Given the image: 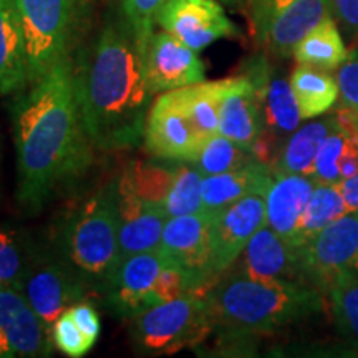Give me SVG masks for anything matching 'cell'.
Masks as SVG:
<instances>
[{"label":"cell","mask_w":358,"mask_h":358,"mask_svg":"<svg viewBox=\"0 0 358 358\" xmlns=\"http://www.w3.org/2000/svg\"><path fill=\"white\" fill-rule=\"evenodd\" d=\"M88 290L82 277L62 257L35 261L19 287L45 329H52L62 313L82 302Z\"/></svg>","instance_id":"obj_11"},{"label":"cell","mask_w":358,"mask_h":358,"mask_svg":"<svg viewBox=\"0 0 358 358\" xmlns=\"http://www.w3.org/2000/svg\"><path fill=\"white\" fill-rule=\"evenodd\" d=\"M53 343L60 352H64L66 357L80 358L87 355L90 348L93 347V342L78 329L69 312H64L55 320L52 327Z\"/></svg>","instance_id":"obj_36"},{"label":"cell","mask_w":358,"mask_h":358,"mask_svg":"<svg viewBox=\"0 0 358 358\" xmlns=\"http://www.w3.org/2000/svg\"><path fill=\"white\" fill-rule=\"evenodd\" d=\"M115 2L146 52L148 42L155 34L156 17L168 0H115Z\"/></svg>","instance_id":"obj_35"},{"label":"cell","mask_w":358,"mask_h":358,"mask_svg":"<svg viewBox=\"0 0 358 358\" xmlns=\"http://www.w3.org/2000/svg\"><path fill=\"white\" fill-rule=\"evenodd\" d=\"M214 330L208 295L187 292L133 317L131 338L141 355H173L201 345Z\"/></svg>","instance_id":"obj_5"},{"label":"cell","mask_w":358,"mask_h":358,"mask_svg":"<svg viewBox=\"0 0 358 358\" xmlns=\"http://www.w3.org/2000/svg\"><path fill=\"white\" fill-rule=\"evenodd\" d=\"M317 181L302 174L274 173L266 194V224L292 243Z\"/></svg>","instance_id":"obj_20"},{"label":"cell","mask_w":358,"mask_h":358,"mask_svg":"<svg viewBox=\"0 0 358 358\" xmlns=\"http://www.w3.org/2000/svg\"><path fill=\"white\" fill-rule=\"evenodd\" d=\"M143 140L151 155L168 161H191L204 143L173 90L151 103Z\"/></svg>","instance_id":"obj_13"},{"label":"cell","mask_w":358,"mask_h":358,"mask_svg":"<svg viewBox=\"0 0 358 358\" xmlns=\"http://www.w3.org/2000/svg\"><path fill=\"white\" fill-rule=\"evenodd\" d=\"M66 312L70 313L78 329L85 334V337H88L95 343L96 338L100 337V317H98L96 308L92 303L82 301L71 306Z\"/></svg>","instance_id":"obj_39"},{"label":"cell","mask_w":358,"mask_h":358,"mask_svg":"<svg viewBox=\"0 0 358 358\" xmlns=\"http://www.w3.org/2000/svg\"><path fill=\"white\" fill-rule=\"evenodd\" d=\"M164 266L166 257L159 249L122 259L98 290L105 306L122 319H133L156 306L155 284Z\"/></svg>","instance_id":"obj_10"},{"label":"cell","mask_w":358,"mask_h":358,"mask_svg":"<svg viewBox=\"0 0 358 358\" xmlns=\"http://www.w3.org/2000/svg\"><path fill=\"white\" fill-rule=\"evenodd\" d=\"M203 179L204 174L194 164L176 161L174 181L163 203L168 219L203 211Z\"/></svg>","instance_id":"obj_31"},{"label":"cell","mask_w":358,"mask_h":358,"mask_svg":"<svg viewBox=\"0 0 358 358\" xmlns=\"http://www.w3.org/2000/svg\"><path fill=\"white\" fill-rule=\"evenodd\" d=\"M118 262L133 254L159 248L168 217L163 208L148 204L134 192L124 174L118 178Z\"/></svg>","instance_id":"obj_17"},{"label":"cell","mask_w":358,"mask_h":358,"mask_svg":"<svg viewBox=\"0 0 358 358\" xmlns=\"http://www.w3.org/2000/svg\"><path fill=\"white\" fill-rule=\"evenodd\" d=\"M187 292H194L192 282L181 267L166 261V266L159 272L158 280L155 284L156 302H168L181 297Z\"/></svg>","instance_id":"obj_37"},{"label":"cell","mask_w":358,"mask_h":358,"mask_svg":"<svg viewBox=\"0 0 358 358\" xmlns=\"http://www.w3.org/2000/svg\"><path fill=\"white\" fill-rule=\"evenodd\" d=\"M330 13L337 24L358 38V0H330Z\"/></svg>","instance_id":"obj_40"},{"label":"cell","mask_w":358,"mask_h":358,"mask_svg":"<svg viewBox=\"0 0 358 358\" xmlns=\"http://www.w3.org/2000/svg\"><path fill=\"white\" fill-rule=\"evenodd\" d=\"M303 282L327 295L343 277L358 279V213H347L302 249Z\"/></svg>","instance_id":"obj_8"},{"label":"cell","mask_w":358,"mask_h":358,"mask_svg":"<svg viewBox=\"0 0 358 358\" xmlns=\"http://www.w3.org/2000/svg\"><path fill=\"white\" fill-rule=\"evenodd\" d=\"M25 40L13 0H0V95H15L29 85Z\"/></svg>","instance_id":"obj_22"},{"label":"cell","mask_w":358,"mask_h":358,"mask_svg":"<svg viewBox=\"0 0 358 358\" xmlns=\"http://www.w3.org/2000/svg\"><path fill=\"white\" fill-rule=\"evenodd\" d=\"M358 173V134L335 128L322 143L315 158L313 179L338 185Z\"/></svg>","instance_id":"obj_26"},{"label":"cell","mask_w":358,"mask_h":358,"mask_svg":"<svg viewBox=\"0 0 358 358\" xmlns=\"http://www.w3.org/2000/svg\"><path fill=\"white\" fill-rule=\"evenodd\" d=\"M211 217L213 214L206 211L169 217L158 248L168 262L176 264L186 272L194 292L208 294V285L216 282L217 277L209 244Z\"/></svg>","instance_id":"obj_9"},{"label":"cell","mask_w":358,"mask_h":358,"mask_svg":"<svg viewBox=\"0 0 358 358\" xmlns=\"http://www.w3.org/2000/svg\"><path fill=\"white\" fill-rule=\"evenodd\" d=\"M254 159L256 156L248 148L237 145L221 133H216L204 140L194 158L187 163L194 164L204 176H213V174L234 171Z\"/></svg>","instance_id":"obj_30"},{"label":"cell","mask_w":358,"mask_h":358,"mask_svg":"<svg viewBox=\"0 0 358 358\" xmlns=\"http://www.w3.org/2000/svg\"><path fill=\"white\" fill-rule=\"evenodd\" d=\"M156 25L196 52L239 35L219 0H168L158 12Z\"/></svg>","instance_id":"obj_12"},{"label":"cell","mask_w":358,"mask_h":358,"mask_svg":"<svg viewBox=\"0 0 358 358\" xmlns=\"http://www.w3.org/2000/svg\"><path fill=\"white\" fill-rule=\"evenodd\" d=\"M118 179L85 199L65 219L60 257L82 277L88 289L101 284L118 264Z\"/></svg>","instance_id":"obj_4"},{"label":"cell","mask_w":358,"mask_h":358,"mask_svg":"<svg viewBox=\"0 0 358 358\" xmlns=\"http://www.w3.org/2000/svg\"><path fill=\"white\" fill-rule=\"evenodd\" d=\"M254 37L277 57L292 55L295 45L332 17L330 0H249Z\"/></svg>","instance_id":"obj_7"},{"label":"cell","mask_w":358,"mask_h":358,"mask_svg":"<svg viewBox=\"0 0 358 358\" xmlns=\"http://www.w3.org/2000/svg\"><path fill=\"white\" fill-rule=\"evenodd\" d=\"M219 2L224 3V6H229V7H237V6H241V3H244V2H249V0H219Z\"/></svg>","instance_id":"obj_42"},{"label":"cell","mask_w":358,"mask_h":358,"mask_svg":"<svg viewBox=\"0 0 358 358\" xmlns=\"http://www.w3.org/2000/svg\"><path fill=\"white\" fill-rule=\"evenodd\" d=\"M145 48L115 6L96 37L78 57L75 87L85 129L93 146L122 151L145 136L153 92L146 78Z\"/></svg>","instance_id":"obj_2"},{"label":"cell","mask_w":358,"mask_h":358,"mask_svg":"<svg viewBox=\"0 0 358 358\" xmlns=\"http://www.w3.org/2000/svg\"><path fill=\"white\" fill-rule=\"evenodd\" d=\"M48 353L47 329L34 308L17 289L0 287V358Z\"/></svg>","instance_id":"obj_16"},{"label":"cell","mask_w":358,"mask_h":358,"mask_svg":"<svg viewBox=\"0 0 358 358\" xmlns=\"http://www.w3.org/2000/svg\"><path fill=\"white\" fill-rule=\"evenodd\" d=\"M222 80L201 82L189 87L173 90L181 103L182 110L189 116L191 123L201 136L209 138L219 133V96H221Z\"/></svg>","instance_id":"obj_29"},{"label":"cell","mask_w":358,"mask_h":358,"mask_svg":"<svg viewBox=\"0 0 358 358\" xmlns=\"http://www.w3.org/2000/svg\"><path fill=\"white\" fill-rule=\"evenodd\" d=\"M206 295L214 330L227 338L274 332L324 307V294L312 285L254 279L243 271L216 280Z\"/></svg>","instance_id":"obj_3"},{"label":"cell","mask_w":358,"mask_h":358,"mask_svg":"<svg viewBox=\"0 0 358 358\" xmlns=\"http://www.w3.org/2000/svg\"><path fill=\"white\" fill-rule=\"evenodd\" d=\"M289 80L297 98L302 120L329 113L337 105L340 90L335 73H330V70L299 64Z\"/></svg>","instance_id":"obj_24"},{"label":"cell","mask_w":358,"mask_h":358,"mask_svg":"<svg viewBox=\"0 0 358 358\" xmlns=\"http://www.w3.org/2000/svg\"><path fill=\"white\" fill-rule=\"evenodd\" d=\"M334 129L335 122L332 113L327 116L322 115L320 120L306 127H299L282 146L274 164V173L302 174L313 179L317 153L322 143Z\"/></svg>","instance_id":"obj_23"},{"label":"cell","mask_w":358,"mask_h":358,"mask_svg":"<svg viewBox=\"0 0 358 358\" xmlns=\"http://www.w3.org/2000/svg\"><path fill=\"white\" fill-rule=\"evenodd\" d=\"M10 118L17 201L20 208L35 214L83 178L92 164L95 146L83 124L71 57L15 93Z\"/></svg>","instance_id":"obj_1"},{"label":"cell","mask_w":358,"mask_h":358,"mask_svg":"<svg viewBox=\"0 0 358 358\" xmlns=\"http://www.w3.org/2000/svg\"><path fill=\"white\" fill-rule=\"evenodd\" d=\"M292 55L301 65H310L330 71L337 70L345 62L348 50L334 17H329L310 30L295 45Z\"/></svg>","instance_id":"obj_27"},{"label":"cell","mask_w":358,"mask_h":358,"mask_svg":"<svg viewBox=\"0 0 358 358\" xmlns=\"http://www.w3.org/2000/svg\"><path fill=\"white\" fill-rule=\"evenodd\" d=\"M259 100L264 115V131L275 140L289 136L299 128L302 115L290 80L280 77L272 70Z\"/></svg>","instance_id":"obj_25"},{"label":"cell","mask_w":358,"mask_h":358,"mask_svg":"<svg viewBox=\"0 0 358 358\" xmlns=\"http://www.w3.org/2000/svg\"><path fill=\"white\" fill-rule=\"evenodd\" d=\"M274 178V169L259 159L250 161L245 166L203 179V211L216 214L236 201L252 192L267 194Z\"/></svg>","instance_id":"obj_21"},{"label":"cell","mask_w":358,"mask_h":358,"mask_svg":"<svg viewBox=\"0 0 358 358\" xmlns=\"http://www.w3.org/2000/svg\"><path fill=\"white\" fill-rule=\"evenodd\" d=\"M243 272L254 279L303 282L302 252L264 224L243 250Z\"/></svg>","instance_id":"obj_19"},{"label":"cell","mask_w":358,"mask_h":358,"mask_svg":"<svg viewBox=\"0 0 358 358\" xmlns=\"http://www.w3.org/2000/svg\"><path fill=\"white\" fill-rule=\"evenodd\" d=\"M262 131V106L250 78L244 73L224 78L219 96V133L252 150Z\"/></svg>","instance_id":"obj_18"},{"label":"cell","mask_w":358,"mask_h":358,"mask_svg":"<svg viewBox=\"0 0 358 358\" xmlns=\"http://www.w3.org/2000/svg\"><path fill=\"white\" fill-rule=\"evenodd\" d=\"M338 187L347 203L348 213H358V173L355 176L338 182Z\"/></svg>","instance_id":"obj_41"},{"label":"cell","mask_w":358,"mask_h":358,"mask_svg":"<svg viewBox=\"0 0 358 358\" xmlns=\"http://www.w3.org/2000/svg\"><path fill=\"white\" fill-rule=\"evenodd\" d=\"M340 332L358 345V279L343 277L327 294Z\"/></svg>","instance_id":"obj_33"},{"label":"cell","mask_w":358,"mask_h":358,"mask_svg":"<svg viewBox=\"0 0 358 358\" xmlns=\"http://www.w3.org/2000/svg\"><path fill=\"white\" fill-rule=\"evenodd\" d=\"M34 262L25 245L10 231L0 229V284L19 290Z\"/></svg>","instance_id":"obj_34"},{"label":"cell","mask_w":358,"mask_h":358,"mask_svg":"<svg viewBox=\"0 0 358 358\" xmlns=\"http://www.w3.org/2000/svg\"><path fill=\"white\" fill-rule=\"evenodd\" d=\"M348 213L347 203L343 199L338 185H324L317 182L313 187L310 199L303 209V214L299 222L292 244L302 252V249L310 243L322 229H325L330 222Z\"/></svg>","instance_id":"obj_28"},{"label":"cell","mask_w":358,"mask_h":358,"mask_svg":"<svg viewBox=\"0 0 358 358\" xmlns=\"http://www.w3.org/2000/svg\"><path fill=\"white\" fill-rule=\"evenodd\" d=\"M25 40L29 82L47 75L70 55L78 0H13Z\"/></svg>","instance_id":"obj_6"},{"label":"cell","mask_w":358,"mask_h":358,"mask_svg":"<svg viewBox=\"0 0 358 358\" xmlns=\"http://www.w3.org/2000/svg\"><path fill=\"white\" fill-rule=\"evenodd\" d=\"M266 224V194L252 192L213 214L209 226L213 267L216 275L239 259L250 237Z\"/></svg>","instance_id":"obj_14"},{"label":"cell","mask_w":358,"mask_h":358,"mask_svg":"<svg viewBox=\"0 0 358 358\" xmlns=\"http://www.w3.org/2000/svg\"><path fill=\"white\" fill-rule=\"evenodd\" d=\"M174 173H176V164L168 166L158 163H133L124 169L123 174L143 201L163 208L174 181Z\"/></svg>","instance_id":"obj_32"},{"label":"cell","mask_w":358,"mask_h":358,"mask_svg":"<svg viewBox=\"0 0 358 358\" xmlns=\"http://www.w3.org/2000/svg\"><path fill=\"white\" fill-rule=\"evenodd\" d=\"M146 78L153 95L204 82V64L192 50L166 30L155 32L145 53Z\"/></svg>","instance_id":"obj_15"},{"label":"cell","mask_w":358,"mask_h":358,"mask_svg":"<svg viewBox=\"0 0 358 358\" xmlns=\"http://www.w3.org/2000/svg\"><path fill=\"white\" fill-rule=\"evenodd\" d=\"M340 90V105L358 110V45L348 50L342 65L335 70Z\"/></svg>","instance_id":"obj_38"}]
</instances>
